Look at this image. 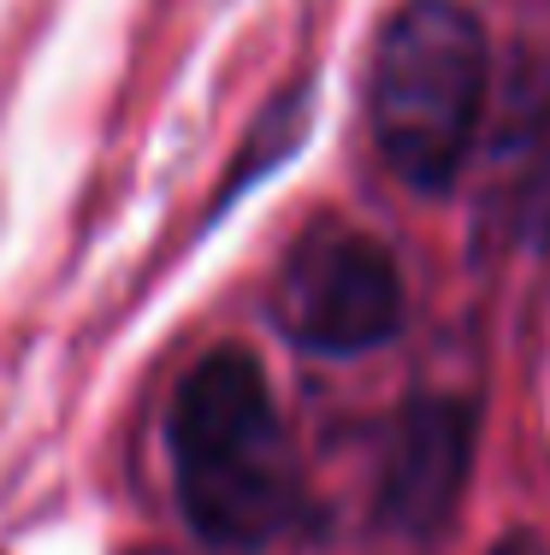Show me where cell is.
<instances>
[{
    "instance_id": "cell-1",
    "label": "cell",
    "mask_w": 550,
    "mask_h": 555,
    "mask_svg": "<svg viewBox=\"0 0 550 555\" xmlns=\"http://www.w3.org/2000/svg\"><path fill=\"white\" fill-rule=\"evenodd\" d=\"M166 443H172L178 508L202 544L260 550L284 532L296 502V467L255 354H202L172 396Z\"/></svg>"
},
{
    "instance_id": "cell-2",
    "label": "cell",
    "mask_w": 550,
    "mask_h": 555,
    "mask_svg": "<svg viewBox=\"0 0 550 555\" xmlns=\"http://www.w3.org/2000/svg\"><path fill=\"white\" fill-rule=\"evenodd\" d=\"M491 48L456 0H409L373 48L367 118L385 166L414 190H444L468 166L486 118Z\"/></svg>"
},
{
    "instance_id": "cell-3",
    "label": "cell",
    "mask_w": 550,
    "mask_h": 555,
    "mask_svg": "<svg viewBox=\"0 0 550 555\" xmlns=\"http://www.w3.org/2000/svg\"><path fill=\"white\" fill-rule=\"evenodd\" d=\"M272 308L308 354H367L402 325V272L385 243L349 224H320L284 255Z\"/></svg>"
},
{
    "instance_id": "cell-4",
    "label": "cell",
    "mask_w": 550,
    "mask_h": 555,
    "mask_svg": "<svg viewBox=\"0 0 550 555\" xmlns=\"http://www.w3.org/2000/svg\"><path fill=\"white\" fill-rule=\"evenodd\" d=\"M468 467H474V420H468V408L444 402V396L414 402L397 426V443H391V461H385V491H379L391 526L432 538L462 502Z\"/></svg>"
},
{
    "instance_id": "cell-5",
    "label": "cell",
    "mask_w": 550,
    "mask_h": 555,
    "mask_svg": "<svg viewBox=\"0 0 550 555\" xmlns=\"http://www.w3.org/2000/svg\"><path fill=\"white\" fill-rule=\"evenodd\" d=\"M497 555H545L539 544H533V538H509V544L503 550H497Z\"/></svg>"
}]
</instances>
